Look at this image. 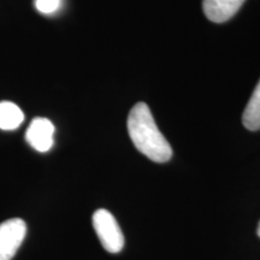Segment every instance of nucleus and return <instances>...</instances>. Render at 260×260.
I'll use <instances>...</instances> for the list:
<instances>
[{
	"instance_id": "nucleus-1",
	"label": "nucleus",
	"mask_w": 260,
	"mask_h": 260,
	"mask_svg": "<svg viewBox=\"0 0 260 260\" xmlns=\"http://www.w3.org/2000/svg\"><path fill=\"white\" fill-rule=\"evenodd\" d=\"M126 126L130 139L139 152L155 162L170 160L171 146L158 129L147 104H135L128 116Z\"/></svg>"
},
{
	"instance_id": "nucleus-2",
	"label": "nucleus",
	"mask_w": 260,
	"mask_h": 260,
	"mask_svg": "<svg viewBox=\"0 0 260 260\" xmlns=\"http://www.w3.org/2000/svg\"><path fill=\"white\" fill-rule=\"evenodd\" d=\"M93 226L104 248L109 253H118L124 246V236L111 212L100 209L93 214Z\"/></svg>"
},
{
	"instance_id": "nucleus-3",
	"label": "nucleus",
	"mask_w": 260,
	"mask_h": 260,
	"mask_svg": "<svg viewBox=\"0 0 260 260\" xmlns=\"http://www.w3.org/2000/svg\"><path fill=\"white\" fill-rule=\"evenodd\" d=\"M27 225L21 218H11L0 224V260H11L23 242Z\"/></svg>"
},
{
	"instance_id": "nucleus-4",
	"label": "nucleus",
	"mask_w": 260,
	"mask_h": 260,
	"mask_svg": "<svg viewBox=\"0 0 260 260\" xmlns=\"http://www.w3.org/2000/svg\"><path fill=\"white\" fill-rule=\"evenodd\" d=\"M53 135L54 125L52 124L50 119L44 118V117H37L32 119L29 125L27 133H25V139L35 151L45 153V152L50 151L53 146Z\"/></svg>"
},
{
	"instance_id": "nucleus-5",
	"label": "nucleus",
	"mask_w": 260,
	"mask_h": 260,
	"mask_svg": "<svg viewBox=\"0 0 260 260\" xmlns=\"http://www.w3.org/2000/svg\"><path fill=\"white\" fill-rule=\"evenodd\" d=\"M245 0H204V14L214 23L229 21L241 9Z\"/></svg>"
},
{
	"instance_id": "nucleus-6",
	"label": "nucleus",
	"mask_w": 260,
	"mask_h": 260,
	"mask_svg": "<svg viewBox=\"0 0 260 260\" xmlns=\"http://www.w3.org/2000/svg\"><path fill=\"white\" fill-rule=\"evenodd\" d=\"M24 121L22 110L11 102L0 103V129L15 130Z\"/></svg>"
},
{
	"instance_id": "nucleus-7",
	"label": "nucleus",
	"mask_w": 260,
	"mask_h": 260,
	"mask_svg": "<svg viewBox=\"0 0 260 260\" xmlns=\"http://www.w3.org/2000/svg\"><path fill=\"white\" fill-rule=\"evenodd\" d=\"M242 123L248 130L260 129V80L242 115Z\"/></svg>"
},
{
	"instance_id": "nucleus-8",
	"label": "nucleus",
	"mask_w": 260,
	"mask_h": 260,
	"mask_svg": "<svg viewBox=\"0 0 260 260\" xmlns=\"http://www.w3.org/2000/svg\"><path fill=\"white\" fill-rule=\"evenodd\" d=\"M61 0H35V8L44 15H52L59 10Z\"/></svg>"
},
{
	"instance_id": "nucleus-9",
	"label": "nucleus",
	"mask_w": 260,
	"mask_h": 260,
	"mask_svg": "<svg viewBox=\"0 0 260 260\" xmlns=\"http://www.w3.org/2000/svg\"><path fill=\"white\" fill-rule=\"evenodd\" d=\"M256 234H258V236L260 237V222H259V225H258V230H256Z\"/></svg>"
}]
</instances>
